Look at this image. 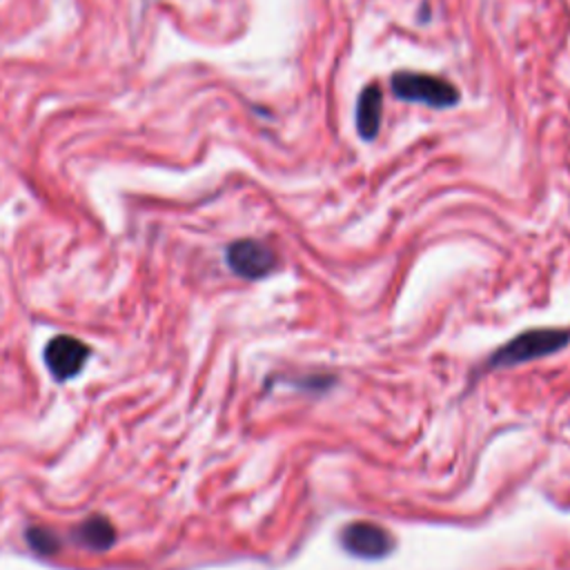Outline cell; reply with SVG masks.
<instances>
[{"instance_id":"cell-4","label":"cell","mask_w":570,"mask_h":570,"mask_svg":"<svg viewBox=\"0 0 570 570\" xmlns=\"http://www.w3.org/2000/svg\"><path fill=\"white\" fill-rule=\"evenodd\" d=\"M227 265L243 278H263L276 267V254L261 240L243 238L227 247Z\"/></svg>"},{"instance_id":"cell-7","label":"cell","mask_w":570,"mask_h":570,"mask_svg":"<svg viewBox=\"0 0 570 570\" xmlns=\"http://www.w3.org/2000/svg\"><path fill=\"white\" fill-rule=\"evenodd\" d=\"M78 537L89 548H107L114 541V528H111V523L107 519L94 517V519H89V521H85L80 525Z\"/></svg>"},{"instance_id":"cell-8","label":"cell","mask_w":570,"mask_h":570,"mask_svg":"<svg viewBox=\"0 0 570 570\" xmlns=\"http://www.w3.org/2000/svg\"><path fill=\"white\" fill-rule=\"evenodd\" d=\"M29 541H31V546L33 548H38V550H47V552H51L56 546H51V543H56V539L51 537V534H47V532H42V530H33V532H29Z\"/></svg>"},{"instance_id":"cell-1","label":"cell","mask_w":570,"mask_h":570,"mask_svg":"<svg viewBox=\"0 0 570 570\" xmlns=\"http://www.w3.org/2000/svg\"><path fill=\"white\" fill-rule=\"evenodd\" d=\"M570 341L568 330L559 327H532L517 334L512 341L501 345L488 361V367H512L548 354H554Z\"/></svg>"},{"instance_id":"cell-6","label":"cell","mask_w":570,"mask_h":570,"mask_svg":"<svg viewBox=\"0 0 570 570\" xmlns=\"http://www.w3.org/2000/svg\"><path fill=\"white\" fill-rule=\"evenodd\" d=\"M381 89L376 85H367L356 100V131L363 140H372L381 127Z\"/></svg>"},{"instance_id":"cell-3","label":"cell","mask_w":570,"mask_h":570,"mask_svg":"<svg viewBox=\"0 0 570 570\" xmlns=\"http://www.w3.org/2000/svg\"><path fill=\"white\" fill-rule=\"evenodd\" d=\"M338 541L350 554L358 559H383L396 546L392 532L385 525L374 521L345 523L338 532Z\"/></svg>"},{"instance_id":"cell-5","label":"cell","mask_w":570,"mask_h":570,"mask_svg":"<svg viewBox=\"0 0 570 570\" xmlns=\"http://www.w3.org/2000/svg\"><path fill=\"white\" fill-rule=\"evenodd\" d=\"M89 356V347L73 336H56L45 347V363L58 381H65L80 372Z\"/></svg>"},{"instance_id":"cell-2","label":"cell","mask_w":570,"mask_h":570,"mask_svg":"<svg viewBox=\"0 0 570 570\" xmlns=\"http://www.w3.org/2000/svg\"><path fill=\"white\" fill-rule=\"evenodd\" d=\"M392 91L396 98L405 102H421L434 109H445L459 102V91L454 85L439 76L414 73V71H396L390 78Z\"/></svg>"}]
</instances>
